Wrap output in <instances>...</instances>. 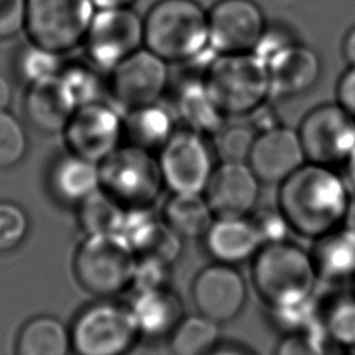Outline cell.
Here are the masks:
<instances>
[{"mask_svg":"<svg viewBox=\"0 0 355 355\" xmlns=\"http://www.w3.org/2000/svg\"><path fill=\"white\" fill-rule=\"evenodd\" d=\"M26 0H0V40L11 39L24 31Z\"/></svg>","mask_w":355,"mask_h":355,"instance_id":"cell-39","label":"cell"},{"mask_svg":"<svg viewBox=\"0 0 355 355\" xmlns=\"http://www.w3.org/2000/svg\"><path fill=\"white\" fill-rule=\"evenodd\" d=\"M261 180L247 162H220L202 191L215 216H247L255 207Z\"/></svg>","mask_w":355,"mask_h":355,"instance_id":"cell-17","label":"cell"},{"mask_svg":"<svg viewBox=\"0 0 355 355\" xmlns=\"http://www.w3.org/2000/svg\"><path fill=\"white\" fill-rule=\"evenodd\" d=\"M94 11L92 0H26L24 31L29 42L61 55L83 44Z\"/></svg>","mask_w":355,"mask_h":355,"instance_id":"cell-8","label":"cell"},{"mask_svg":"<svg viewBox=\"0 0 355 355\" xmlns=\"http://www.w3.org/2000/svg\"><path fill=\"white\" fill-rule=\"evenodd\" d=\"M219 323L196 313L183 316L168 336L172 355H208L219 345Z\"/></svg>","mask_w":355,"mask_h":355,"instance_id":"cell-28","label":"cell"},{"mask_svg":"<svg viewBox=\"0 0 355 355\" xmlns=\"http://www.w3.org/2000/svg\"><path fill=\"white\" fill-rule=\"evenodd\" d=\"M173 110L159 101L130 110L123 114V139L128 144L158 151L175 133Z\"/></svg>","mask_w":355,"mask_h":355,"instance_id":"cell-25","label":"cell"},{"mask_svg":"<svg viewBox=\"0 0 355 355\" xmlns=\"http://www.w3.org/2000/svg\"><path fill=\"white\" fill-rule=\"evenodd\" d=\"M202 239L209 255L216 262L229 265L252 259L262 247L247 216H216Z\"/></svg>","mask_w":355,"mask_h":355,"instance_id":"cell-20","label":"cell"},{"mask_svg":"<svg viewBox=\"0 0 355 355\" xmlns=\"http://www.w3.org/2000/svg\"><path fill=\"white\" fill-rule=\"evenodd\" d=\"M129 311L140 337H168L183 318V304L179 295L168 286L135 291Z\"/></svg>","mask_w":355,"mask_h":355,"instance_id":"cell-21","label":"cell"},{"mask_svg":"<svg viewBox=\"0 0 355 355\" xmlns=\"http://www.w3.org/2000/svg\"><path fill=\"white\" fill-rule=\"evenodd\" d=\"M344 164H345V173H347L345 180H347L349 189L355 191V147L351 151V154L347 157Z\"/></svg>","mask_w":355,"mask_h":355,"instance_id":"cell-45","label":"cell"},{"mask_svg":"<svg viewBox=\"0 0 355 355\" xmlns=\"http://www.w3.org/2000/svg\"><path fill=\"white\" fill-rule=\"evenodd\" d=\"M98 166L101 189L125 208L151 207L165 187L158 158L128 143L121 144Z\"/></svg>","mask_w":355,"mask_h":355,"instance_id":"cell-6","label":"cell"},{"mask_svg":"<svg viewBox=\"0 0 355 355\" xmlns=\"http://www.w3.org/2000/svg\"><path fill=\"white\" fill-rule=\"evenodd\" d=\"M293 42H295V40L293 39L290 32L283 31L280 26L269 28L266 25L259 42L257 43L255 49L252 50V53L266 64L275 54H277L282 49L291 44Z\"/></svg>","mask_w":355,"mask_h":355,"instance_id":"cell-40","label":"cell"},{"mask_svg":"<svg viewBox=\"0 0 355 355\" xmlns=\"http://www.w3.org/2000/svg\"><path fill=\"white\" fill-rule=\"evenodd\" d=\"M61 68L60 54L32 42L24 46L15 58L17 73L26 85L55 76Z\"/></svg>","mask_w":355,"mask_h":355,"instance_id":"cell-31","label":"cell"},{"mask_svg":"<svg viewBox=\"0 0 355 355\" xmlns=\"http://www.w3.org/2000/svg\"><path fill=\"white\" fill-rule=\"evenodd\" d=\"M297 130L308 162L333 166L355 147V118L337 103L313 107Z\"/></svg>","mask_w":355,"mask_h":355,"instance_id":"cell-11","label":"cell"},{"mask_svg":"<svg viewBox=\"0 0 355 355\" xmlns=\"http://www.w3.org/2000/svg\"><path fill=\"white\" fill-rule=\"evenodd\" d=\"M171 277V265L154 258L137 257V263L132 280L135 291L168 287Z\"/></svg>","mask_w":355,"mask_h":355,"instance_id":"cell-38","label":"cell"},{"mask_svg":"<svg viewBox=\"0 0 355 355\" xmlns=\"http://www.w3.org/2000/svg\"><path fill=\"white\" fill-rule=\"evenodd\" d=\"M165 187L172 193H202L215 168L205 136L187 128L176 129L158 150Z\"/></svg>","mask_w":355,"mask_h":355,"instance_id":"cell-13","label":"cell"},{"mask_svg":"<svg viewBox=\"0 0 355 355\" xmlns=\"http://www.w3.org/2000/svg\"><path fill=\"white\" fill-rule=\"evenodd\" d=\"M349 355H355V349H351V351H349Z\"/></svg>","mask_w":355,"mask_h":355,"instance_id":"cell-48","label":"cell"},{"mask_svg":"<svg viewBox=\"0 0 355 355\" xmlns=\"http://www.w3.org/2000/svg\"><path fill=\"white\" fill-rule=\"evenodd\" d=\"M341 53L348 65H355V25L344 35L341 43Z\"/></svg>","mask_w":355,"mask_h":355,"instance_id":"cell-42","label":"cell"},{"mask_svg":"<svg viewBox=\"0 0 355 355\" xmlns=\"http://www.w3.org/2000/svg\"><path fill=\"white\" fill-rule=\"evenodd\" d=\"M322 318L329 341L355 349V295L334 300Z\"/></svg>","mask_w":355,"mask_h":355,"instance_id":"cell-32","label":"cell"},{"mask_svg":"<svg viewBox=\"0 0 355 355\" xmlns=\"http://www.w3.org/2000/svg\"><path fill=\"white\" fill-rule=\"evenodd\" d=\"M169 86V64L144 46L107 76V98L122 114L158 103Z\"/></svg>","mask_w":355,"mask_h":355,"instance_id":"cell-9","label":"cell"},{"mask_svg":"<svg viewBox=\"0 0 355 355\" xmlns=\"http://www.w3.org/2000/svg\"><path fill=\"white\" fill-rule=\"evenodd\" d=\"M29 140L22 122L8 110H0V169L19 165L28 154Z\"/></svg>","mask_w":355,"mask_h":355,"instance_id":"cell-34","label":"cell"},{"mask_svg":"<svg viewBox=\"0 0 355 355\" xmlns=\"http://www.w3.org/2000/svg\"><path fill=\"white\" fill-rule=\"evenodd\" d=\"M191 298L198 313L219 324L227 323L243 311L247 301V284L234 265L215 261L196 275Z\"/></svg>","mask_w":355,"mask_h":355,"instance_id":"cell-15","label":"cell"},{"mask_svg":"<svg viewBox=\"0 0 355 355\" xmlns=\"http://www.w3.org/2000/svg\"><path fill=\"white\" fill-rule=\"evenodd\" d=\"M62 135L68 151L100 164L123 140V114L104 100L79 105Z\"/></svg>","mask_w":355,"mask_h":355,"instance_id":"cell-12","label":"cell"},{"mask_svg":"<svg viewBox=\"0 0 355 355\" xmlns=\"http://www.w3.org/2000/svg\"><path fill=\"white\" fill-rule=\"evenodd\" d=\"M143 46V18L132 7L96 10L83 40L89 61L107 72Z\"/></svg>","mask_w":355,"mask_h":355,"instance_id":"cell-10","label":"cell"},{"mask_svg":"<svg viewBox=\"0 0 355 355\" xmlns=\"http://www.w3.org/2000/svg\"><path fill=\"white\" fill-rule=\"evenodd\" d=\"M250 219L262 241V245L288 240L291 229L279 208H261Z\"/></svg>","mask_w":355,"mask_h":355,"instance_id":"cell-37","label":"cell"},{"mask_svg":"<svg viewBox=\"0 0 355 355\" xmlns=\"http://www.w3.org/2000/svg\"><path fill=\"white\" fill-rule=\"evenodd\" d=\"M341 226H344L348 230L355 233V196H351L349 205L347 208V212H345V216H344V220H343Z\"/></svg>","mask_w":355,"mask_h":355,"instance_id":"cell-47","label":"cell"},{"mask_svg":"<svg viewBox=\"0 0 355 355\" xmlns=\"http://www.w3.org/2000/svg\"><path fill=\"white\" fill-rule=\"evenodd\" d=\"M311 257L318 279L340 283L355 279V233L340 226L313 240Z\"/></svg>","mask_w":355,"mask_h":355,"instance_id":"cell-24","label":"cell"},{"mask_svg":"<svg viewBox=\"0 0 355 355\" xmlns=\"http://www.w3.org/2000/svg\"><path fill=\"white\" fill-rule=\"evenodd\" d=\"M137 0H92L96 10L104 8H125L132 7Z\"/></svg>","mask_w":355,"mask_h":355,"instance_id":"cell-44","label":"cell"},{"mask_svg":"<svg viewBox=\"0 0 355 355\" xmlns=\"http://www.w3.org/2000/svg\"><path fill=\"white\" fill-rule=\"evenodd\" d=\"M97 67L90 64L72 62L61 68L58 76L68 89L76 107L100 101L107 96V78L104 79Z\"/></svg>","mask_w":355,"mask_h":355,"instance_id":"cell-30","label":"cell"},{"mask_svg":"<svg viewBox=\"0 0 355 355\" xmlns=\"http://www.w3.org/2000/svg\"><path fill=\"white\" fill-rule=\"evenodd\" d=\"M266 21L254 0H218L208 10V42L216 54L251 53Z\"/></svg>","mask_w":355,"mask_h":355,"instance_id":"cell-14","label":"cell"},{"mask_svg":"<svg viewBox=\"0 0 355 355\" xmlns=\"http://www.w3.org/2000/svg\"><path fill=\"white\" fill-rule=\"evenodd\" d=\"M351 200L345 179L331 166L305 162L279 184L277 208L291 232L315 240L343 225Z\"/></svg>","mask_w":355,"mask_h":355,"instance_id":"cell-1","label":"cell"},{"mask_svg":"<svg viewBox=\"0 0 355 355\" xmlns=\"http://www.w3.org/2000/svg\"><path fill=\"white\" fill-rule=\"evenodd\" d=\"M251 280L268 308H273L313 295L318 275L311 254L284 240L259 248L252 258Z\"/></svg>","mask_w":355,"mask_h":355,"instance_id":"cell-4","label":"cell"},{"mask_svg":"<svg viewBox=\"0 0 355 355\" xmlns=\"http://www.w3.org/2000/svg\"><path fill=\"white\" fill-rule=\"evenodd\" d=\"M76 207L78 223L85 236L119 233L126 208L101 187Z\"/></svg>","mask_w":355,"mask_h":355,"instance_id":"cell-29","label":"cell"},{"mask_svg":"<svg viewBox=\"0 0 355 355\" xmlns=\"http://www.w3.org/2000/svg\"><path fill=\"white\" fill-rule=\"evenodd\" d=\"M143 29L144 47L168 64H190L211 50L208 10L197 0H157Z\"/></svg>","mask_w":355,"mask_h":355,"instance_id":"cell-2","label":"cell"},{"mask_svg":"<svg viewBox=\"0 0 355 355\" xmlns=\"http://www.w3.org/2000/svg\"><path fill=\"white\" fill-rule=\"evenodd\" d=\"M257 130L248 123L225 125L215 136L214 151L220 162H247Z\"/></svg>","mask_w":355,"mask_h":355,"instance_id":"cell-33","label":"cell"},{"mask_svg":"<svg viewBox=\"0 0 355 355\" xmlns=\"http://www.w3.org/2000/svg\"><path fill=\"white\" fill-rule=\"evenodd\" d=\"M161 218L182 239L204 237L216 218L202 193H172Z\"/></svg>","mask_w":355,"mask_h":355,"instance_id":"cell-27","label":"cell"},{"mask_svg":"<svg viewBox=\"0 0 355 355\" xmlns=\"http://www.w3.org/2000/svg\"><path fill=\"white\" fill-rule=\"evenodd\" d=\"M201 78L226 116H248L270 98L268 67L252 51L215 54Z\"/></svg>","mask_w":355,"mask_h":355,"instance_id":"cell-3","label":"cell"},{"mask_svg":"<svg viewBox=\"0 0 355 355\" xmlns=\"http://www.w3.org/2000/svg\"><path fill=\"white\" fill-rule=\"evenodd\" d=\"M173 112L184 128L205 137H214L226 125L227 118L209 96L201 76L189 78L179 85Z\"/></svg>","mask_w":355,"mask_h":355,"instance_id":"cell-23","label":"cell"},{"mask_svg":"<svg viewBox=\"0 0 355 355\" xmlns=\"http://www.w3.org/2000/svg\"><path fill=\"white\" fill-rule=\"evenodd\" d=\"M76 104L58 75L28 85L24 112L28 123L40 133H62Z\"/></svg>","mask_w":355,"mask_h":355,"instance_id":"cell-19","label":"cell"},{"mask_svg":"<svg viewBox=\"0 0 355 355\" xmlns=\"http://www.w3.org/2000/svg\"><path fill=\"white\" fill-rule=\"evenodd\" d=\"M31 220L28 212L17 202L0 201V255L22 245L28 237Z\"/></svg>","mask_w":355,"mask_h":355,"instance_id":"cell-35","label":"cell"},{"mask_svg":"<svg viewBox=\"0 0 355 355\" xmlns=\"http://www.w3.org/2000/svg\"><path fill=\"white\" fill-rule=\"evenodd\" d=\"M69 334L75 355H128L140 337L129 306L104 300L82 308Z\"/></svg>","mask_w":355,"mask_h":355,"instance_id":"cell-7","label":"cell"},{"mask_svg":"<svg viewBox=\"0 0 355 355\" xmlns=\"http://www.w3.org/2000/svg\"><path fill=\"white\" fill-rule=\"evenodd\" d=\"M306 162L297 129L277 123L257 132L247 164L261 183H277Z\"/></svg>","mask_w":355,"mask_h":355,"instance_id":"cell-16","label":"cell"},{"mask_svg":"<svg viewBox=\"0 0 355 355\" xmlns=\"http://www.w3.org/2000/svg\"><path fill=\"white\" fill-rule=\"evenodd\" d=\"M137 255L121 233L90 234L73 255V273L83 290L111 298L132 286Z\"/></svg>","mask_w":355,"mask_h":355,"instance_id":"cell-5","label":"cell"},{"mask_svg":"<svg viewBox=\"0 0 355 355\" xmlns=\"http://www.w3.org/2000/svg\"><path fill=\"white\" fill-rule=\"evenodd\" d=\"M12 98V89L6 76L0 75V110H7Z\"/></svg>","mask_w":355,"mask_h":355,"instance_id":"cell-43","label":"cell"},{"mask_svg":"<svg viewBox=\"0 0 355 355\" xmlns=\"http://www.w3.org/2000/svg\"><path fill=\"white\" fill-rule=\"evenodd\" d=\"M270 98H293L309 92L322 75L319 54L300 43L282 49L268 62Z\"/></svg>","mask_w":355,"mask_h":355,"instance_id":"cell-18","label":"cell"},{"mask_svg":"<svg viewBox=\"0 0 355 355\" xmlns=\"http://www.w3.org/2000/svg\"><path fill=\"white\" fill-rule=\"evenodd\" d=\"M336 103L355 118V65H348L336 86Z\"/></svg>","mask_w":355,"mask_h":355,"instance_id":"cell-41","label":"cell"},{"mask_svg":"<svg viewBox=\"0 0 355 355\" xmlns=\"http://www.w3.org/2000/svg\"><path fill=\"white\" fill-rule=\"evenodd\" d=\"M208 355H252L247 349L237 347V345H218L211 354Z\"/></svg>","mask_w":355,"mask_h":355,"instance_id":"cell-46","label":"cell"},{"mask_svg":"<svg viewBox=\"0 0 355 355\" xmlns=\"http://www.w3.org/2000/svg\"><path fill=\"white\" fill-rule=\"evenodd\" d=\"M324 330L286 333L277 343L275 355H327Z\"/></svg>","mask_w":355,"mask_h":355,"instance_id":"cell-36","label":"cell"},{"mask_svg":"<svg viewBox=\"0 0 355 355\" xmlns=\"http://www.w3.org/2000/svg\"><path fill=\"white\" fill-rule=\"evenodd\" d=\"M72 354L69 327L51 315H37L26 320L15 341V355Z\"/></svg>","mask_w":355,"mask_h":355,"instance_id":"cell-26","label":"cell"},{"mask_svg":"<svg viewBox=\"0 0 355 355\" xmlns=\"http://www.w3.org/2000/svg\"><path fill=\"white\" fill-rule=\"evenodd\" d=\"M49 189L62 204L78 205L101 187L97 162L71 151L57 157L49 169Z\"/></svg>","mask_w":355,"mask_h":355,"instance_id":"cell-22","label":"cell"}]
</instances>
